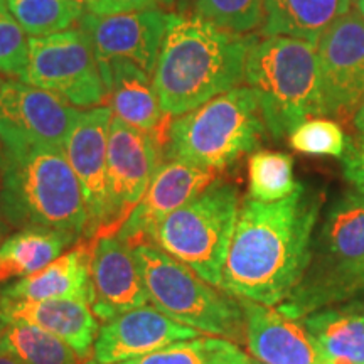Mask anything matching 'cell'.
Listing matches in <instances>:
<instances>
[{
	"label": "cell",
	"instance_id": "obj_13",
	"mask_svg": "<svg viewBox=\"0 0 364 364\" xmlns=\"http://www.w3.org/2000/svg\"><path fill=\"white\" fill-rule=\"evenodd\" d=\"M171 17L172 12L161 9L110 16L85 12L80 19V29L85 31L93 44L100 71L112 59L125 58L152 76Z\"/></svg>",
	"mask_w": 364,
	"mask_h": 364
},
{
	"label": "cell",
	"instance_id": "obj_6",
	"mask_svg": "<svg viewBox=\"0 0 364 364\" xmlns=\"http://www.w3.org/2000/svg\"><path fill=\"white\" fill-rule=\"evenodd\" d=\"M149 302L172 321L209 336L245 341V312L240 300L203 280L188 265L150 241L135 245Z\"/></svg>",
	"mask_w": 364,
	"mask_h": 364
},
{
	"label": "cell",
	"instance_id": "obj_43",
	"mask_svg": "<svg viewBox=\"0 0 364 364\" xmlns=\"http://www.w3.org/2000/svg\"><path fill=\"white\" fill-rule=\"evenodd\" d=\"M358 304H359V307H361V311L364 314V300H363V302H358Z\"/></svg>",
	"mask_w": 364,
	"mask_h": 364
},
{
	"label": "cell",
	"instance_id": "obj_31",
	"mask_svg": "<svg viewBox=\"0 0 364 364\" xmlns=\"http://www.w3.org/2000/svg\"><path fill=\"white\" fill-rule=\"evenodd\" d=\"M29 63V38L9 11L7 0H0V75L19 80Z\"/></svg>",
	"mask_w": 364,
	"mask_h": 364
},
{
	"label": "cell",
	"instance_id": "obj_14",
	"mask_svg": "<svg viewBox=\"0 0 364 364\" xmlns=\"http://www.w3.org/2000/svg\"><path fill=\"white\" fill-rule=\"evenodd\" d=\"M112 118V108L108 107L80 112L63 149L71 169L78 177L88 213L85 240L100 238L107 218L108 134Z\"/></svg>",
	"mask_w": 364,
	"mask_h": 364
},
{
	"label": "cell",
	"instance_id": "obj_5",
	"mask_svg": "<svg viewBox=\"0 0 364 364\" xmlns=\"http://www.w3.org/2000/svg\"><path fill=\"white\" fill-rule=\"evenodd\" d=\"M265 129L257 93L236 86L171 122L164 156L218 174L253 152Z\"/></svg>",
	"mask_w": 364,
	"mask_h": 364
},
{
	"label": "cell",
	"instance_id": "obj_45",
	"mask_svg": "<svg viewBox=\"0 0 364 364\" xmlns=\"http://www.w3.org/2000/svg\"><path fill=\"white\" fill-rule=\"evenodd\" d=\"M76 2H80V4H83V6H85V0H76Z\"/></svg>",
	"mask_w": 364,
	"mask_h": 364
},
{
	"label": "cell",
	"instance_id": "obj_15",
	"mask_svg": "<svg viewBox=\"0 0 364 364\" xmlns=\"http://www.w3.org/2000/svg\"><path fill=\"white\" fill-rule=\"evenodd\" d=\"M199 334V331L172 321L147 304L103 322L95 341L91 364L124 363L179 341L196 339Z\"/></svg>",
	"mask_w": 364,
	"mask_h": 364
},
{
	"label": "cell",
	"instance_id": "obj_1",
	"mask_svg": "<svg viewBox=\"0 0 364 364\" xmlns=\"http://www.w3.org/2000/svg\"><path fill=\"white\" fill-rule=\"evenodd\" d=\"M321 198L304 186L289 198L240 204L220 289L263 306L292 297L312 258Z\"/></svg>",
	"mask_w": 364,
	"mask_h": 364
},
{
	"label": "cell",
	"instance_id": "obj_10",
	"mask_svg": "<svg viewBox=\"0 0 364 364\" xmlns=\"http://www.w3.org/2000/svg\"><path fill=\"white\" fill-rule=\"evenodd\" d=\"M80 110L58 95L22 81L0 86V144L4 157L36 147L65 149Z\"/></svg>",
	"mask_w": 364,
	"mask_h": 364
},
{
	"label": "cell",
	"instance_id": "obj_30",
	"mask_svg": "<svg viewBox=\"0 0 364 364\" xmlns=\"http://www.w3.org/2000/svg\"><path fill=\"white\" fill-rule=\"evenodd\" d=\"M289 144L300 154L343 157L348 142L338 122L316 117L295 127L289 135Z\"/></svg>",
	"mask_w": 364,
	"mask_h": 364
},
{
	"label": "cell",
	"instance_id": "obj_9",
	"mask_svg": "<svg viewBox=\"0 0 364 364\" xmlns=\"http://www.w3.org/2000/svg\"><path fill=\"white\" fill-rule=\"evenodd\" d=\"M19 80L51 91L73 107H100L107 100L93 44L80 27L29 38V63Z\"/></svg>",
	"mask_w": 364,
	"mask_h": 364
},
{
	"label": "cell",
	"instance_id": "obj_19",
	"mask_svg": "<svg viewBox=\"0 0 364 364\" xmlns=\"http://www.w3.org/2000/svg\"><path fill=\"white\" fill-rule=\"evenodd\" d=\"M0 317L39 327L63 339L88 361L98 338L100 322L90 304L76 299L9 300L0 297Z\"/></svg>",
	"mask_w": 364,
	"mask_h": 364
},
{
	"label": "cell",
	"instance_id": "obj_26",
	"mask_svg": "<svg viewBox=\"0 0 364 364\" xmlns=\"http://www.w3.org/2000/svg\"><path fill=\"white\" fill-rule=\"evenodd\" d=\"M4 322L6 331L0 349L14 354L22 364H83L86 361L51 332L22 322Z\"/></svg>",
	"mask_w": 364,
	"mask_h": 364
},
{
	"label": "cell",
	"instance_id": "obj_39",
	"mask_svg": "<svg viewBox=\"0 0 364 364\" xmlns=\"http://www.w3.org/2000/svg\"><path fill=\"white\" fill-rule=\"evenodd\" d=\"M332 364H353V363L346 358H336L332 359Z\"/></svg>",
	"mask_w": 364,
	"mask_h": 364
},
{
	"label": "cell",
	"instance_id": "obj_28",
	"mask_svg": "<svg viewBox=\"0 0 364 364\" xmlns=\"http://www.w3.org/2000/svg\"><path fill=\"white\" fill-rule=\"evenodd\" d=\"M7 7L29 38L68 31L85 14L76 0H7Z\"/></svg>",
	"mask_w": 364,
	"mask_h": 364
},
{
	"label": "cell",
	"instance_id": "obj_41",
	"mask_svg": "<svg viewBox=\"0 0 364 364\" xmlns=\"http://www.w3.org/2000/svg\"><path fill=\"white\" fill-rule=\"evenodd\" d=\"M0 86H2V78H0ZM0 164L4 166V152H2V144H0Z\"/></svg>",
	"mask_w": 364,
	"mask_h": 364
},
{
	"label": "cell",
	"instance_id": "obj_22",
	"mask_svg": "<svg viewBox=\"0 0 364 364\" xmlns=\"http://www.w3.org/2000/svg\"><path fill=\"white\" fill-rule=\"evenodd\" d=\"M349 11L351 0H265L262 36H285L317 44Z\"/></svg>",
	"mask_w": 364,
	"mask_h": 364
},
{
	"label": "cell",
	"instance_id": "obj_16",
	"mask_svg": "<svg viewBox=\"0 0 364 364\" xmlns=\"http://www.w3.org/2000/svg\"><path fill=\"white\" fill-rule=\"evenodd\" d=\"M216 179V172L167 159L159 166L142 199L117 231V236L130 247L149 241L150 233L167 216L201 194Z\"/></svg>",
	"mask_w": 364,
	"mask_h": 364
},
{
	"label": "cell",
	"instance_id": "obj_29",
	"mask_svg": "<svg viewBox=\"0 0 364 364\" xmlns=\"http://www.w3.org/2000/svg\"><path fill=\"white\" fill-rule=\"evenodd\" d=\"M193 16L238 34H250L265 19V0H194Z\"/></svg>",
	"mask_w": 364,
	"mask_h": 364
},
{
	"label": "cell",
	"instance_id": "obj_12",
	"mask_svg": "<svg viewBox=\"0 0 364 364\" xmlns=\"http://www.w3.org/2000/svg\"><path fill=\"white\" fill-rule=\"evenodd\" d=\"M327 117L349 118L364 100V17L349 11L317 43Z\"/></svg>",
	"mask_w": 364,
	"mask_h": 364
},
{
	"label": "cell",
	"instance_id": "obj_37",
	"mask_svg": "<svg viewBox=\"0 0 364 364\" xmlns=\"http://www.w3.org/2000/svg\"><path fill=\"white\" fill-rule=\"evenodd\" d=\"M189 6V0H177V9H179L181 12H184L186 9Z\"/></svg>",
	"mask_w": 364,
	"mask_h": 364
},
{
	"label": "cell",
	"instance_id": "obj_33",
	"mask_svg": "<svg viewBox=\"0 0 364 364\" xmlns=\"http://www.w3.org/2000/svg\"><path fill=\"white\" fill-rule=\"evenodd\" d=\"M344 176L359 194L364 196V135H358L346 144L343 154Z\"/></svg>",
	"mask_w": 364,
	"mask_h": 364
},
{
	"label": "cell",
	"instance_id": "obj_17",
	"mask_svg": "<svg viewBox=\"0 0 364 364\" xmlns=\"http://www.w3.org/2000/svg\"><path fill=\"white\" fill-rule=\"evenodd\" d=\"M245 312V343L262 364H332L306 324L279 307L240 299Z\"/></svg>",
	"mask_w": 364,
	"mask_h": 364
},
{
	"label": "cell",
	"instance_id": "obj_20",
	"mask_svg": "<svg viewBox=\"0 0 364 364\" xmlns=\"http://www.w3.org/2000/svg\"><path fill=\"white\" fill-rule=\"evenodd\" d=\"M102 78L115 117L152 134L166 147L169 115L162 112L150 75L130 59L115 58L102 70Z\"/></svg>",
	"mask_w": 364,
	"mask_h": 364
},
{
	"label": "cell",
	"instance_id": "obj_36",
	"mask_svg": "<svg viewBox=\"0 0 364 364\" xmlns=\"http://www.w3.org/2000/svg\"><path fill=\"white\" fill-rule=\"evenodd\" d=\"M11 228H12V226L9 225L6 218H4L2 215H0V245H2L4 241H6L7 235H9V231H11Z\"/></svg>",
	"mask_w": 364,
	"mask_h": 364
},
{
	"label": "cell",
	"instance_id": "obj_40",
	"mask_svg": "<svg viewBox=\"0 0 364 364\" xmlns=\"http://www.w3.org/2000/svg\"><path fill=\"white\" fill-rule=\"evenodd\" d=\"M4 331H6V322H4V318L0 317V344H2V339H4Z\"/></svg>",
	"mask_w": 364,
	"mask_h": 364
},
{
	"label": "cell",
	"instance_id": "obj_7",
	"mask_svg": "<svg viewBox=\"0 0 364 364\" xmlns=\"http://www.w3.org/2000/svg\"><path fill=\"white\" fill-rule=\"evenodd\" d=\"M321 253L279 309L290 317L321 311L364 290V196L348 193L332 204L321 231Z\"/></svg>",
	"mask_w": 364,
	"mask_h": 364
},
{
	"label": "cell",
	"instance_id": "obj_25",
	"mask_svg": "<svg viewBox=\"0 0 364 364\" xmlns=\"http://www.w3.org/2000/svg\"><path fill=\"white\" fill-rule=\"evenodd\" d=\"M117 364H262L235 343L218 338L179 341L144 356Z\"/></svg>",
	"mask_w": 364,
	"mask_h": 364
},
{
	"label": "cell",
	"instance_id": "obj_2",
	"mask_svg": "<svg viewBox=\"0 0 364 364\" xmlns=\"http://www.w3.org/2000/svg\"><path fill=\"white\" fill-rule=\"evenodd\" d=\"M257 39L198 16L172 14L152 75L162 112L181 117L240 86Z\"/></svg>",
	"mask_w": 364,
	"mask_h": 364
},
{
	"label": "cell",
	"instance_id": "obj_11",
	"mask_svg": "<svg viewBox=\"0 0 364 364\" xmlns=\"http://www.w3.org/2000/svg\"><path fill=\"white\" fill-rule=\"evenodd\" d=\"M164 149L149 132L112 118L108 134L107 218L102 236L117 235L161 166Z\"/></svg>",
	"mask_w": 364,
	"mask_h": 364
},
{
	"label": "cell",
	"instance_id": "obj_24",
	"mask_svg": "<svg viewBox=\"0 0 364 364\" xmlns=\"http://www.w3.org/2000/svg\"><path fill=\"white\" fill-rule=\"evenodd\" d=\"M304 324L331 359L346 358L353 364H364V314L358 302L309 314Z\"/></svg>",
	"mask_w": 364,
	"mask_h": 364
},
{
	"label": "cell",
	"instance_id": "obj_3",
	"mask_svg": "<svg viewBox=\"0 0 364 364\" xmlns=\"http://www.w3.org/2000/svg\"><path fill=\"white\" fill-rule=\"evenodd\" d=\"M0 215L19 230L39 228L85 236L88 213L65 150L36 147L4 157Z\"/></svg>",
	"mask_w": 364,
	"mask_h": 364
},
{
	"label": "cell",
	"instance_id": "obj_44",
	"mask_svg": "<svg viewBox=\"0 0 364 364\" xmlns=\"http://www.w3.org/2000/svg\"><path fill=\"white\" fill-rule=\"evenodd\" d=\"M90 2H93V0H85V7H86V6H88V4H90Z\"/></svg>",
	"mask_w": 364,
	"mask_h": 364
},
{
	"label": "cell",
	"instance_id": "obj_38",
	"mask_svg": "<svg viewBox=\"0 0 364 364\" xmlns=\"http://www.w3.org/2000/svg\"><path fill=\"white\" fill-rule=\"evenodd\" d=\"M354 6H356L358 12L364 17V0H354Z\"/></svg>",
	"mask_w": 364,
	"mask_h": 364
},
{
	"label": "cell",
	"instance_id": "obj_34",
	"mask_svg": "<svg viewBox=\"0 0 364 364\" xmlns=\"http://www.w3.org/2000/svg\"><path fill=\"white\" fill-rule=\"evenodd\" d=\"M353 122H354V127H356V130L359 132V134L364 135V100H363V103L359 105L356 113H354Z\"/></svg>",
	"mask_w": 364,
	"mask_h": 364
},
{
	"label": "cell",
	"instance_id": "obj_27",
	"mask_svg": "<svg viewBox=\"0 0 364 364\" xmlns=\"http://www.w3.org/2000/svg\"><path fill=\"white\" fill-rule=\"evenodd\" d=\"M300 186L294 177V159L285 152L258 150L248 159L250 198L275 203L289 198Z\"/></svg>",
	"mask_w": 364,
	"mask_h": 364
},
{
	"label": "cell",
	"instance_id": "obj_23",
	"mask_svg": "<svg viewBox=\"0 0 364 364\" xmlns=\"http://www.w3.org/2000/svg\"><path fill=\"white\" fill-rule=\"evenodd\" d=\"M80 238L65 231L27 228L0 245V284L14 282L48 267Z\"/></svg>",
	"mask_w": 364,
	"mask_h": 364
},
{
	"label": "cell",
	"instance_id": "obj_8",
	"mask_svg": "<svg viewBox=\"0 0 364 364\" xmlns=\"http://www.w3.org/2000/svg\"><path fill=\"white\" fill-rule=\"evenodd\" d=\"M240 204L238 188L216 179L167 216L149 241L220 289Z\"/></svg>",
	"mask_w": 364,
	"mask_h": 364
},
{
	"label": "cell",
	"instance_id": "obj_35",
	"mask_svg": "<svg viewBox=\"0 0 364 364\" xmlns=\"http://www.w3.org/2000/svg\"><path fill=\"white\" fill-rule=\"evenodd\" d=\"M0 364H22L14 354H11L6 349H0Z\"/></svg>",
	"mask_w": 364,
	"mask_h": 364
},
{
	"label": "cell",
	"instance_id": "obj_42",
	"mask_svg": "<svg viewBox=\"0 0 364 364\" xmlns=\"http://www.w3.org/2000/svg\"><path fill=\"white\" fill-rule=\"evenodd\" d=\"M2 179H4V166L0 164V189H2Z\"/></svg>",
	"mask_w": 364,
	"mask_h": 364
},
{
	"label": "cell",
	"instance_id": "obj_18",
	"mask_svg": "<svg viewBox=\"0 0 364 364\" xmlns=\"http://www.w3.org/2000/svg\"><path fill=\"white\" fill-rule=\"evenodd\" d=\"M93 241L91 311L98 321L108 322L132 309L147 306L149 295L135 262L134 247L117 235L100 236Z\"/></svg>",
	"mask_w": 364,
	"mask_h": 364
},
{
	"label": "cell",
	"instance_id": "obj_32",
	"mask_svg": "<svg viewBox=\"0 0 364 364\" xmlns=\"http://www.w3.org/2000/svg\"><path fill=\"white\" fill-rule=\"evenodd\" d=\"M177 7V0H93L86 9L91 14L98 16H110V14L145 11V9H161L171 12Z\"/></svg>",
	"mask_w": 364,
	"mask_h": 364
},
{
	"label": "cell",
	"instance_id": "obj_4",
	"mask_svg": "<svg viewBox=\"0 0 364 364\" xmlns=\"http://www.w3.org/2000/svg\"><path fill=\"white\" fill-rule=\"evenodd\" d=\"M245 81L257 93L267 130L275 139L311 118L327 117L317 44L285 36L257 39Z\"/></svg>",
	"mask_w": 364,
	"mask_h": 364
},
{
	"label": "cell",
	"instance_id": "obj_21",
	"mask_svg": "<svg viewBox=\"0 0 364 364\" xmlns=\"http://www.w3.org/2000/svg\"><path fill=\"white\" fill-rule=\"evenodd\" d=\"M93 240H85L63 253L48 267L22 277L0 289V297L9 300L76 299L93 302L91 287V255Z\"/></svg>",
	"mask_w": 364,
	"mask_h": 364
}]
</instances>
